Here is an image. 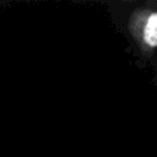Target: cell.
Returning <instances> with one entry per match:
<instances>
[{"mask_svg":"<svg viewBox=\"0 0 157 157\" xmlns=\"http://www.w3.org/2000/svg\"><path fill=\"white\" fill-rule=\"evenodd\" d=\"M128 27L144 54L152 56L157 47V12L147 6L136 9L130 15Z\"/></svg>","mask_w":157,"mask_h":157,"instance_id":"obj_1","label":"cell"}]
</instances>
